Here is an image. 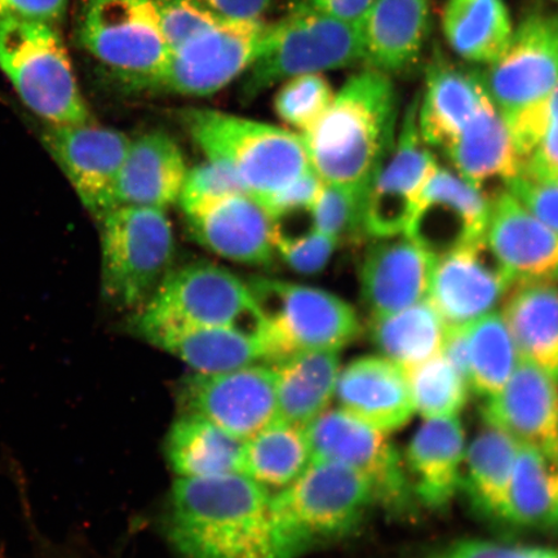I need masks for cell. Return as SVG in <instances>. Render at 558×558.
<instances>
[{"mask_svg": "<svg viewBox=\"0 0 558 558\" xmlns=\"http://www.w3.org/2000/svg\"><path fill=\"white\" fill-rule=\"evenodd\" d=\"M271 495L242 473L178 478L167 534L181 558H292Z\"/></svg>", "mask_w": 558, "mask_h": 558, "instance_id": "6da1fadb", "label": "cell"}, {"mask_svg": "<svg viewBox=\"0 0 558 558\" xmlns=\"http://www.w3.org/2000/svg\"><path fill=\"white\" fill-rule=\"evenodd\" d=\"M397 94L392 80L367 68L349 78L304 134L306 158L324 184L366 194L396 142Z\"/></svg>", "mask_w": 558, "mask_h": 558, "instance_id": "7a4b0ae2", "label": "cell"}, {"mask_svg": "<svg viewBox=\"0 0 558 558\" xmlns=\"http://www.w3.org/2000/svg\"><path fill=\"white\" fill-rule=\"evenodd\" d=\"M183 120L207 162L262 206L312 170L296 132L213 109L185 110Z\"/></svg>", "mask_w": 558, "mask_h": 558, "instance_id": "3957f363", "label": "cell"}, {"mask_svg": "<svg viewBox=\"0 0 558 558\" xmlns=\"http://www.w3.org/2000/svg\"><path fill=\"white\" fill-rule=\"evenodd\" d=\"M376 504L374 488L362 474L317 459L294 483L271 495L275 520L292 558L352 533Z\"/></svg>", "mask_w": 558, "mask_h": 558, "instance_id": "277c9868", "label": "cell"}, {"mask_svg": "<svg viewBox=\"0 0 558 558\" xmlns=\"http://www.w3.org/2000/svg\"><path fill=\"white\" fill-rule=\"evenodd\" d=\"M0 72L46 123L90 122L66 46L53 25L0 17Z\"/></svg>", "mask_w": 558, "mask_h": 558, "instance_id": "5b68a950", "label": "cell"}, {"mask_svg": "<svg viewBox=\"0 0 558 558\" xmlns=\"http://www.w3.org/2000/svg\"><path fill=\"white\" fill-rule=\"evenodd\" d=\"M360 61V25L326 15L302 0L279 23L270 25L260 54L243 75L241 94L244 100H253L292 76L323 74Z\"/></svg>", "mask_w": 558, "mask_h": 558, "instance_id": "8992f818", "label": "cell"}, {"mask_svg": "<svg viewBox=\"0 0 558 558\" xmlns=\"http://www.w3.org/2000/svg\"><path fill=\"white\" fill-rule=\"evenodd\" d=\"M262 312L265 360L306 351L339 352L359 337L357 313L332 292L275 278L248 282Z\"/></svg>", "mask_w": 558, "mask_h": 558, "instance_id": "52a82bcc", "label": "cell"}, {"mask_svg": "<svg viewBox=\"0 0 558 558\" xmlns=\"http://www.w3.org/2000/svg\"><path fill=\"white\" fill-rule=\"evenodd\" d=\"M100 222L104 299L137 312L172 269L171 221L162 209L121 206Z\"/></svg>", "mask_w": 558, "mask_h": 558, "instance_id": "ba28073f", "label": "cell"}, {"mask_svg": "<svg viewBox=\"0 0 558 558\" xmlns=\"http://www.w3.org/2000/svg\"><path fill=\"white\" fill-rule=\"evenodd\" d=\"M85 50L124 87L153 89L170 58L156 0H86Z\"/></svg>", "mask_w": 558, "mask_h": 558, "instance_id": "9c48e42d", "label": "cell"}, {"mask_svg": "<svg viewBox=\"0 0 558 558\" xmlns=\"http://www.w3.org/2000/svg\"><path fill=\"white\" fill-rule=\"evenodd\" d=\"M312 459L329 460L359 472L372 484L376 500L388 512L409 515L415 495L396 446L386 432L372 427L343 409L325 410L305 427Z\"/></svg>", "mask_w": 558, "mask_h": 558, "instance_id": "30bf717a", "label": "cell"}, {"mask_svg": "<svg viewBox=\"0 0 558 558\" xmlns=\"http://www.w3.org/2000/svg\"><path fill=\"white\" fill-rule=\"evenodd\" d=\"M138 311L177 323L236 327L262 339L264 320L248 283L214 263L171 269Z\"/></svg>", "mask_w": 558, "mask_h": 558, "instance_id": "8fae6325", "label": "cell"}, {"mask_svg": "<svg viewBox=\"0 0 558 558\" xmlns=\"http://www.w3.org/2000/svg\"><path fill=\"white\" fill-rule=\"evenodd\" d=\"M269 29L262 20L220 21L170 52L153 90L192 97L219 93L253 65Z\"/></svg>", "mask_w": 558, "mask_h": 558, "instance_id": "7c38bea8", "label": "cell"}, {"mask_svg": "<svg viewBox=\"0 0 558 558\" xmlns=\"http://www.w3.org/2000/svg\"><path fill=\"white\" fill-rule=\"evenodd\" d=\"M483 81L505 118L553 94L558 86V10L526 12Z\"/></svg>", "mask_w": 558, "mask_h": 558, "instance_id": "4fadbf2b", "label": "cell"}, {"mask_svg": "<svg viewBox=\"0 0 558 558\" xmlns=\"http://www.w3.org/2000/svg\"><path fill=\"white\" fill-rule=\"evenodd\" d=\"M41 142L83 207L101 220L117 207V186L131 138L93 122L47 123Z\"/></svg>", "mask_w": 558, "mask_h": 558, "instance_id": "5bb4252c", "label": "cell"}, {"mask_svg": "<svg viewBox=\"0 0 558 558\" xmlns=\"http://www.w3.org/2000/svg\"><path fill=\"white\" fill-rule=\"evenodd\" d=\"M416 99L399 136L376 171L364 202V232L373 239L404 234L437 163L417 125Z\"/></svg>", "mask_w": 558, "mask_h": 558, "instance_id": "9a60e30c", "label": "cell"}, {"mask_svg": "<svg viewBox=\"0 0 558 558\" xmlns=\"http://www.w3.org/2000/svg\"><path fill=\"white\" fill-rule=\"evenodd\" d=\"M180 399L184 413L204 416L243 442L278 417L271 365L195 373L184 381Z\"/></svg>", "mask_w": 558, "mask_h": 558, "instance_id": "2e32d148", "label": "cell"}, {"mask_svg": "<svg viewBox=\"0 0 558 558\" xmlns=\"http://www.w3.org/2000/svg\"><path fill=\"white\" fill-rule=\"evenodd\" d=\"M490 208L483 190L437 166L404 235L438 259L484 239Z\"/></svg>", "mask_w": 558, "mask_h": 558, "instance_id": "e0dca14e", "label": "cell"}, {"mask_svg": "<svg viewBox=\"0 0 558 558\" xmlns=\"http://www.w3.org/2000/svg\"><path fill=\"white\" fill-rule=\"evenodd\" d=\"M513 286L484 239L438 257L428 300L446 329L465 327L497 311Z\"/></svg>", "mask_w": 558, "mask_h": 558, "instance_id": "ac0fdd59", "label": "cell"}, {"mask_svg": "<svg viewBox=\"0 0 558 558\" xmlns=\"http://www.w3.org/2000/svg\"><path fill=\"white\" fill-rule=\"evenodd\" d=\"M181 209L194 239L211 253L254 267L274 262V220L246 193H227Z\"/></svg>", "mask_w": 558, "mask_h": 558, "instance_id": "d6986e66", "label": "cell"}, {"mask_svg": "<svg viewBox=\"0 0 558 558\" xmlns=\"http://www.w3.org/2000/svg\"><path fill=\"white\" fill-rule=\"evenodd\" d=\"M487 427L558 462V381L526 360L483 409Z\"/></svg>", "mask_w": 558, "mask_h": 558, "instance_id": "ffe728a7", "label": "cell"}, {"mask_svg": "<svg viewBox=\"0 0 558 558\" xmlns=\"http://www.w3.org/2000/svg\"><path fill=\"white\" fill-rule=\"evenodd\" d=\"M132 330L148 343L185 362L195 373L216 374L265 360L259 335L236 327L177 323L134 313Z\"/></svg>", "mask_w": 558, "mask_h": 558, "instance_id": "44dd1931", "label": "cell"}, {"mask_svg": "<svg viewBox=\"0 0 558 558\" xmlns=\"http://www.w3.org/2000/svg\"><path fill=\"white\" fill-rule=\"evenodd\" d=\"M485 241L513 284L558 281V234L507 191L492 201Z\"/></svg>", "mask_w": 558, "mask_h": 558, "instance_id": "7402d4cb", "label": "cell"}, {"mask_svg": "<svg viewBox=\"0 0 558 558\" xmlns=\"http://www.w3.org/2000/svg\"><path fill=\"white\" fill-rule=\"evenodd\" d=\"M361 265V295L372 316L409 308L428 299L437 257L408 235L375 239Z\"/></svg>", "mask_w": 558, "mask_h": 558, "instance_id": "603a6c76", "label": "cell"}, {"mask_svg": "<svg viewBox=\"0 0 558 558\" xmlns=\"http://www.w3.org/2000/svg\"><path fill=\"white\" fill-rule=\"evenodd\" d=\"M340 409L381 432H393L415 413L408 374L383 355L354 360L339 373Z\"/></svg>", "mask_w": 558, "mask_h": 558, "instance_id": "cb8c5ba5", "label": "cell"}, {"mask_svg": "<svg viewBox=\"0 0 558 558\" xmlns=\"http://www.w3.org/2000/svg\"><path fill=\"white\" fill-rule=\"evenodd\" d=\"M465 441L456 417L428 418L407 449L404 466L415 498L425 507L442 509L462 488Z\"/></svg>", "mask_w": 558, "mask_h": 558, "instance_id": "d4e9b609", "label": "cell"}, {"mask_svg": "<svg viewBox=\"0 0 558 558\" xmlns=\"http://www.w3.org/2000/svg\"><path fill=\"white\" fill-rule=\"evenodd\" d=\"M187 166L180 146L165 132L153 131L131 140L117 186V207L166 211L178 204Z\"/></svg>", "mask_w": 558, "mask_h": 558, "instance_id": "484cf974", "label": "cell"}, {"mask_svg": "<svg viewBox=\"0 0 558 558\" xmlns=\"http://www.w3.org/2000/svg\"><path fill=\"white\" fill-rule=\"evenodd\" d=\"M362 62L383 73L416 64L430 33L429 0H374L360 24Z\"/></svg>", "mask_w": 558, "mask_h": 558, "instance_id": "4316f807", "label": "cell"}, {"mask_svg": "<svg viewBox=\"0 0 558 558\" xmlns=\"http://www.w3.org/2000/svg\"><path fill=\"white\" fill-rule=\"evenodd\" d=\"M486 96L483 73L453 65L442 58L432 61L423 100L417 104V125L425 144L448 149Z\"/></svg>", "mask_w": 558, "mask_h": 558, "instance_id": "83f0119b", "label": "cell"}, {"mask_svg": "<svg viewBox=\"0 0 558 558\" xmlns=\"http://www.w3.org/2000/svg\"><path fill=\"white\" fill-rule=\"evenodd\" d=\"M445 151L460 177L480 190L493 181L506 185L521 171L508 124L488 95Z\"/></svg>", "mask_w": 558, "mask_h": 558, "instance_id": "f1b7e54d", "label": "cell"}, {"mask_svg": "<svg viewBox=\"0 0 558 558\" xmlns=\"http://www.w3.org/2000/svg\"><path fill=\"white\" fill-rule=\"evenodd\" d=\"M520 357L558 381V286L519 283L501 312Z\"/></svg>", "mask_w": 558, "mask_h": 558, "instance_id": "f546056e", "label": "cell"}, {"mask_svg": "<svg viewBox=\"0 0 558 558\" xmlns=\"http://www.w3.org/2000/svg\"><path fill=\"white\" fill-rule=\"evenodd\" d=\"M270 365L276 374L279 418L306 427L327 410L339 378V352H299Z\"/></svg>", "mask_w": 558, "mask_h": 558, "instance_id": "4dcf8cb0", "label": "cell"}, {"mask_svg": "<svg viewBox=\"0 0 558 558\" xmlns=\"http://www.w3.org/2000/svg\"><path fill=\"white\" fill-rule=\"evenodd\" d=\"M243 441L193 413L172 424L166 456L179 478H209L241 473Z\"/></svg>", "mask_w": 558, "mask_h": 558, "instance_id": "1f68e13d", "label": "cell"}, {"mask_svg": "<svg viewBox=\"0 0 558 558\" xmlns=\"http://www.w3.org/2000/svg\"><path fill=\"white\" fill-rule=\"evenodd\" d=\"M519 444L499 429L487 427L465 451L462 487L480 515L508 523L509 497Z\"/></svg>", "mask_w": 558, "mask_h": 558, "instance_id": "d6a6232c", "label": "cell"}, {"mask_svg": "<svg viewBox=\"0 0 558 558\" xmlns=\"http://www.w3.org/2000/svg\"><path fill=\"white\" fill-rule=\"evenodd\" d=\"M442 31L459 58L490 65L506 50L513 25L505 0H448Z\"/></svg>", "mask_w": 558, "mask_h": 558, "instance_id": "836d02e7", "label": "cell"}, {"mask_svg": "<svg viewBox=\"0 0 558 558\" xmlns=\"http://www.w3.org/2000/svg\"><path fill=\"white\" fill-rule=\"evenodd\" d=\"M311 460L305 427L277 417L244 441L241 473L269 493H278L294 483Z\"/></svg>", "mask_w": 558, "mask_h": 558, "instance_id": "e575fe53", "label": "cell"}, {"mask_svg": "<svg viewBox=\"0 0 558 558\" xmlns=\"http://www.w3.org/2000/svg\"><path fill=\"white\" fill-rule=\"evenodd\" d=\"M369 338L404 373L441 353L446 326L428 299L395 313L372 316Z\"/></svg>", "mask_w": 558, "mask_h": 558, "instance_id": "d590c367", "label": "cell"}, {"mask_svg": "<svg viewBox=\"0 0 558 558\" xmlns=\"http://www.w3.org/2000/svg\"><path fill=\"white\" fill-rule=\"evenodd\" d=\"M508 523L558 532V462L519 444Z\"/></svg>", "mask_w": 558, "mask_h": 558, "instance_id": "8d00e7d4", "label": "cell"}, {"mask_svg": "<svg viewBox=\"0 0 558 558\" xmlns=\"http://www.w3.org/2000/svg\"><path fill=\"white\" fill-rule=\"evenodd\" d=\"M470 347V387L485 399L500 392L521 360L500 312H492L466 326Z\"/></svg>", "mask_w": 558, "mask_h": 558, "instance_id": "74e56055", "label": "cell"}, {"mask_svg": "<svg viewBox=\"0 0 558 558\" xmlns=\"http://www.w3.org/2000/svg\"><path fill=\"white\" fill-rule=\"evenodd\" d=\"M415 413L424 418L456 417L469 400L470 384L442 353L407 372Z\"/></svg>", "mask_w": 558, "mask_h": 558, "instance_id": "f35d334b", "label": "cell"}, {"mask_svg": "<svg viewBox=\"0 0 558 558\" xmlns=\"http://www.w3.org/2000/svg\"><path fill=\"white\" fill-rule=\"evenodd\" d=\"M333 90L324 74H302L282 82L275 109L282 122L302 135L316 124L333 100Z\"/></svg>", "mask_w": 558, "mask_h": 558, "instance_id": "ab89813d", "label": "cell"}, {"mask_svg": "<svg viewBox=\"0 0 558 558\" xmlns=\"http://www.w3.org/2000/svg\"><path fill=\"white\" fill-rule=\"evenodd\" d=\"M365 195L324 184L311 208L313 228L338 241L364 232Z\"/></svg>", "mask_w": 558, "mask_h": 558, "instance_id": "60d3db41", "label": "cell"}, {"mask_svg": "<svg viewBox=\"0 0 558 558\" xmlns=\"http://www.w3.org/2000/svg\"><path fill=\"white\" fill-rule=\"evenodd\" d=\"M338 243L333 236L313 227L303 233L275 230L276 253L292 270L302 275H314L325 269Z\"/></svg>", "mask_w": 558, "mask_h": 558, "instance_id": "b9f144b4", "label": "cell"}, {"mask_svg": "<svg viewBox=\"0 0 558 558\" xmlns=\"http://www.w3.org/2000/svg\"><path fill=\"white\" fill-rule=\"evenodd\" d=\"M156 2L160 24L171 52L211 29L220 21H225L183 0H156Z\"/></svg>", "mask_w": 558, "mask_h": 558, "instance_id": "7bdbcfd3", "label": "cell"}, {"mask_svg": "<svg viewBox=\"0 0 558 558\" xmlns=\"http://www.w3.org/2000/svg\"><path fill=\"white\" fill-rule=\"evenodd\" d=\"M506 191L549 229L558 234V179L520 172Z\"/></svg>", "mask_w": 558, "mask_h": 558, "instance_id": "ee69618b", "label": "cell"}, {"mask_svg": "<svg viewBox=\"0 0 558 558\" xmlns=\"http://www.w3.org/2000/svg\"><path fill=\"white\" fill-rule=\"evenodd\" d=\"M324 183L312 170L292 181L263 206L270 219L279 221L296 214H311V208Z\"/></svg>", "mask_w": 558, "mask_h": 558, "instance_id": "f6af8a7d", "label": "cell"}, {"mask_svg": "<svg viewBox=\"0 0 558 558\" xmlns=\"http://www.w3.org/2000/svg\"><path fill=\"white\" fill-rule=\"evenodd\" d=\"M429 558H558V549L469 539L453 543Z\"/></svg>", "mask_w": 558, "mask_h": 558, "instance_id": "bcb514c9", "label": "cell"}, {"mask_svg": "<svg viewBox=\"0 0 558 558\" xmlns=\"http://www.w3.org/2000/svg\"><path fill=\"white\" fill-rule=\"evenodd\" d=\"M242 192L232 177L220 167L207 162L187 171L178 204L186 206L194 202L218 197V195Z\"/></svg>", "mask_w": 558, "mask_h": 558, "instance_id": "7dc6e473", "label": "cell"}, {"mask_svg": "<svg viewBox=\"0 0 558 558\" xmlns=\"http://www.w3.org/2000/svg\"><path fill=\"white\" fill-rule=\"evenodd\" d=\"M520 172L538 177L558 174V86L547 97V124L533 156L523 165Z\"/></svg>", "mask_w": 558, "mask_h": 558, "instance_id": "c3c4849f", "label": "cell"}, {"mask_svg": "<svg viewBox=\"0 0 558 558\" xmlns=\"http://www.w3.org/2000/svg\"><path fill=\"white\" fill-rule=\"evenodd\" d=\"M69 0H0V17L54 25L64 17Z\"/></svg>", "mask_w": 558, "mask_h": 558, "instance_id": "681fc988", "label": "cell"}, {"mask_svg": "<svg viewBox=\"0 0 558 558\" xmlns=\"http://www.w3.org/2000/svg\"><path fill=\"white\" fill-rule=\"evenodd\" d=\"M225 21L262 20L274 0H183Z\"/></svg>", "mask_w": 558, "mask_h": 558, "instance_id": "f907efd6", "label": "cell"}, {"mask_svg": "<svg viewBox=\"0 0 558 558\" xmlns=\"http://www.w3.org/2000/svg\"><path fill=\"white\" fill-rule=\"evenodd\" d=\"M308 2L326 15L360 25L374 0H308Z\"/></svg>", "mask_w": 558, "mask_h": 558, "instance_id": "816d5d0a", "label": "cell"}, {"mask_svg": "<svg viewBox=\"0 0 558 558\" xmlns=\"http://www.w3.org/2000/svg\"><path fill=\"white\" fill-rule=\"evenodd\" d=\"M550 178H553V177H550ZM555 178H557V179H558V174H557V177H555Z\"/></svg>", "mask_w": 558, "mask_h": 558, "instance_id": "f5cc1de1", "label": "cell"}, {"mask_svg": "<svg viewBox=\"0 0 558 558\" xmlns=\"http://www.w3.org/2000/svg\"><path fill=\"white\" fill-rule=\"evenodd\" d=\"M556 2H558V0H556Z\"/></svg>", "mask_w": 558, "mask_h": 558, "instance_id": "db71d44e", "label": "cell"}]
</instances>
